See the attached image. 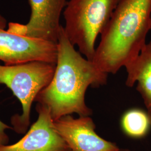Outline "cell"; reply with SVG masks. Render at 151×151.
I'll return each mask as SVG.
<instances>
[{
  "label": "cell",
  "instance_id": "6da1fadb",
  "mask_svg": "<svg viewBox=\"0 0 151 151\" xmlns=\"http://www.w3.org/2000/svg\"><path fill=\"white\" fill-rule=\"evenodd\" d=\"M58 54L52 80L39 92L35 101L48 109L55 121L72 114L79 116L92 114L85 102L88 87L106 84L108 74L77 51L62 27L57 43Z\"/></svg>",
  "mask_w": 151,
  "mask_h": 151
},
{
  "label": "cell",
  "instance_id": "7a4b0ae2",
  "mask_svg": "<svg viewBox=\"0 0 151 151\" xmlns=\"http://www.w3.org/2000/svg\"><path fill=\"white\" fill-rule=\"evenodd\" d=\"M151 30V0H120L103 32L92 60L115 74L138 56Z\"/></svg>",
  "mask_w": 151,
  "mask_h": 151
},
{
  "label": "cell",
  "instance_id": "3957f363",
  "mask_svg": "<svg viewBox=\"0 0 151 151\" xmlns=\"http://www.w3.org/2000/svg\"><path fill=\"white\" fill-rule=\"evenodd\" d=\"M118 0H69L63 11L65 34L79 52L92 61L97 37L106 27Z\"/></svg>",
  "mask_w": 151,
  "mask_h": 151
},
{
  "label": "cell",
  "instance_id": "277c9868",
  "mask_svg": "<svg viewBox=\"0 0 151 151\" xmlns=\"http://www.w3.org/2000/svg\"><path fill=\"white\" fill-rule=\"evenodd\" d=\"M55 65L34 61L19 65H0V83L9 88L20 101L22 115L11 118V124L18 133H24L30 124L33 101L52 80Z\"/></svg>",
  "mask_w": 151,
  "mask_h": 151
},
{
  "label": "cell",
  "instance_id": "5b68a950",
  "mask_svg": "<svg viewBox=\"0 0 151 151\" xmlns=\"http://www.w3.org/2000/svg\"><path fill=\"white\" fill-rule=\"evenodd\" d=\"M6 25L0 14V60L5 65L34 61L56 64L57 43L12 33L5 29Z\"/></svg>",
  "mask_w": 151,
  "mask_h": 151
},
{
  "label": "cell",
  "instance_id": "8992f818",
  "mask_svg": "<svg viewBox=\"0 0 151 151\" xmlns=\"http://www.w3.org/2000/svg\"><path fill=\"white\" fill-rule=\"evenodd\" d=\"M31 15L27 24L10 22L8 31L30 38L57 43L62 25L61 14L67 0H29Z\"/></svg>",
  "mask_w": 151,
  "mask_h": 151
},
{
  "label": "cell",
  "instance_id": "52a82bcc",
  "mask_svg": "<svg viewBox=\"0 0 151 151\" xmlns=\"http://www.w3.org/2000/svg\"><path fill=\"white\" fill-rule=\"evenodd\" d=\"M54 127L71 151H120L115 143L97 134L90 116L75 118L65 115L54 121Z\"/></svg>",
  "mask_w": 151,
  "mask_h": 151
},
{
  "label": "cell",
  "instance_id": "ba28073f",
  "mask_svg": "<svg viewBox=\"0 0 151 151\" xmlns=\"http://www.w3.org/2000/svg\"><path fill=\"white\" fill-rule=\"evenodd\" d=\"M37 120L16 143L0 145V151H71L54 127V120L46 106L38 104Z\"/></svg>",
  "mask_w": 151,
  "mask_h": 151
},
{
  "label": "cell",
  "instance_id": "9c48e42d",
  "mask_svg": "<svg viewBox=\"0 0 151 151\" xmlns=\"http://www.w3.org/2000/svg\"><path fill=\"white\" fill-rule=\"evenodd\" d=\"M127 86L136 89L142 97L151 122V41L147 43L138 56L125 67Z\"/></svg>",
  "mask_w": 151,
  "mask_h": 151
},
{
  "label": "cell",
  "instance_id": "30bf717a",
  "mask_svg": "<svg viewBox=\"0 0 151 151\" xmlns=\"http://www.w3.org/2000/svg\"><path fill=\"white\" fill-rule=\"evenodd\" d=\"M121 127L127 135L134 138H140L148 133L151 127V120L146 111L139 109H132L122 116Z\"/></svg>",
  "mask_w": 151,
  "mask_h": 151
},
{
  "label": "cell",
  "instance_id": "8fae6325",
  "mask_svg": "<svg viewBox=\"0 0 151 151\" xmlns=\"http://www.w3.org/2000/svg\"><path fill=\"white\" fill-rule=\"evenodd\" d=\"M10 127L0 120V145H6L9 142V137L6 133L7 129H11Z\"/></svg>",
  "mask_w": 151,
  "mask_h": 151
},
{
  "label": "cell",
  "instance_id": "7c38bea8",
  "mask_svg": "<svg viewBox=\"0 0 151 151\" xmlns=\"http://www.w3.org/2000/svg\"><path fill=\"white\" fill-rule=\"evenodd\" d=\"M120 151H130L129 150H120Z\"/></svg>",
  "mask_w": 151,
  "mask_h": 151
},
{
  "label": "cell",
  "instance_id": "4fadbf2b",
  "mask_svg": "<svg viewBox=\"0 0 151 151\" xmlns=\"http://www.w3.org/2000/svg\"><path fill=\"white\" fill-rule=\"evenodd\" d=\"M119 1H120V0H118V2H119Z\"/></svg>",
  "mask_w": 151,
  "mask_h": 151
}]
</instances>
